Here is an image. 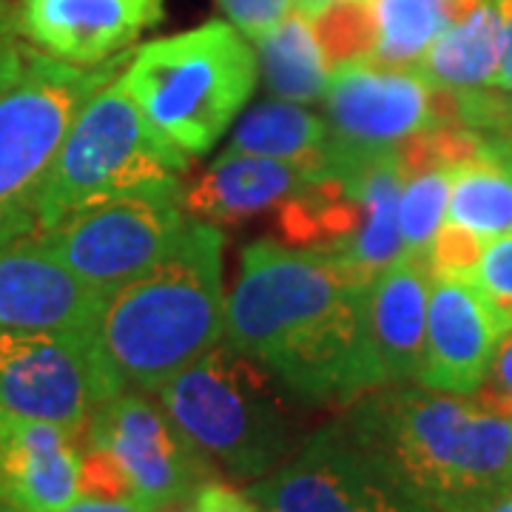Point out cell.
I'll return each instance as SVG.
<instances>
[{
  "instance_id": "2e32d148",
  "label": "cell",
  "mask_w": 512,
  "mask_h": 512,
  "mask_svg": "<svg viewBox=\"0 0 512 512\" xmlns=\"http://www.w3.org/2000/svg\"><path fill=\"white\" fill-rule=\"evenodd\" d=\"M83 436L0 413V507L63 512L83 495Z\"/></svg>"
},
{
  "instance_id": "d6986e66",
  "label": "cell",
  "mask_w": 512,
  "mask_h": 512,
  "mask_svg": "<svg viewBox=\"0 0 512 512\" xmlns=\"http://www.w3.org/2000/svg\"><path fill=\"white\" fill-rule=\"evenodd\" d=\"M504 57V26L493 0H478L453 26H447L419 57V72L433 89L470 97L493 89Z\"/></svg>"
},
{
  "instance_id": "8d00e7d4",
  "label": "cell",
  "mask_w": 512,
  "mask_h": 512,
  "mask_svg": "<svg viewBox=\"0 0 512 512\" xmlns=\"http://www.w3.org/2000/svg\"><path fill=\"white\" fill-rule=\"evenodd\" d=\"M0 512H9V510H3V507H0Z\"/></svg>"
},
{
  "instance_id": "e575fe53",
  "label": "cell",
  "mask_w": 512,
  "mask_h": 512,
  "mask_svg": "<svg viewBox=\"0 0 512 512\" xmlns=\"http://www.w3.org/2000/svg\"><path fill=\"white\" fill-rule=\"evenodd\" d=\"M154 512H200V510H197V504H194V495H191V498H180V501L163 504V507H157Z\"/></svg>"
},
{
  "instance_id": "ba28073f",
  "label": "cell",
  "mask_w": 512,
  "mask_h": 512,
  "mask_svg": "<svg viewBox=\"0 0 512 512\" xmlns=\"http://www.w3.org/2000/svg\"><path fill=\"white\" fill-rule=\"evenodd\" d=\"M211 464L160 402L123 390L83 430V495L131 498L146 510L191 498Z\"/></svg>"
},
{
  "instance_id": "d590c367",
  "label": "cell",
  "mask_w": 512,
  "mask_h": 512,
  "mask_svg": "<svg viewBox=\"0 0 512 512\" xmlns=\"http://www.w3.org/2000/svg\"><path fill=\"white\" fill-rule=\"evenodd\" d=\"M487 512H512V493L510 495H504L501 501H495L493 507Z\"/></svg>"
},
{
  "instance_id": "277c9868",
  "label": "cell",
  "mask_w": 512,
  "mask_h": 512,
  "mask_svg": "<svg viewBox=\"0 0 512 512\" xmlns=\"http://www.w3.org/2000/svg\"><path fill=\"white\" fill-rule=\"evenodd\" d=\"M259 57L225 20L140 46L120 80L151 126L188 157H202L248 106Z\"/></svg>"
},
{
  "instance_id": "4316f807",
  "label": "cell",
  "mask_w": 512,
  "mask_h": 512,
  "mask_svg": "<svg viewBox=\"0 0 512 512\" xmlns=\"http://www.w3.org/2000/svg\"><path fill=\"white\" fill-rule=\"evenodd\" d=\"M481 251H484V239L473 237L470 231L444 220L433 245H430L427 265L436 276H456V279L473 282Z\"/></svg>"
},
{
  "instance_id": "d4e9b609",
  "label": "cell",
  "mask_w": 512,
  "mask_h": 512,
  "mask_svg": "<svg viewBox=\"0 0 512 512\" xmlns=\"http://www.w3.org/2000/svg\"><path fill=\"white\" fill-rule=\"evenodd\" d=\"M328 69L370 60L376 52V0H336L311 20Z\"/></svg>"
},
{
  "instance_id": "7c38bea8",
  "label": "cell",
  "mask_w": 512,
  "mask_h": 512,
  "mask_svg": "<svg viewBox=\"0 0 512 512\" xmlns=\"http://www.w3.org/2000/svg\"><path fill=\"white\" fill-rule=\"evenodd\" d=\"M248 495L265 512H436L404 493L339 421L302 439Z\"/></svg>"
},
{
  "instance_id": "d6a6232c",
  "label": "cell",
  "mask_w": 512,
  "mask_h": 512,
  "mask_svg": "<svg viewBox=\"0 0 512 512\" xmlns=\"http://www.w3.org/2000/svg\"><path fill=\"white\" fill-rule=\"evenodd\" d=\"M63 512H151L140 501L131 498H97V495H80L72 507Z\"/></svg>"
},
{
  "instance_id": "f1b7e54d",
  "label": "cell",
  "mask_w": 512,
  "mask_h": 512,
  "mask_svg": "<svg viewBox=\"0 0 512 512\" xmlns=\"http://www.w3.org/2000/svg\"><path fill=\"white\" fill-rule=\"evenodd\" d=\"M20 37L18 6H12V0H0V94L23 72L29 49L20 43Z\"/></svg>"
},
{
  "instance_id": "603a6c76",
  "label": "cell",
  "mask_w": 512,
  "mask_h": 512,
  "mask_svg": "<svg viewBox=\"0 0 512 512\" xmlns=\"http://www.w3.org/2000/svg\"><path fill=\"white\" fill-rule=\"evenodd\" d=\"M478 0H376V52L373 63L393 69H413L430 43Z\"/></svg>"
},
{
  "instance_id": "3957f363",
  "label": "cell",
  "mask_w": 512,
  "mask_h": 512,
  "mask_svg": "<svg viewBox=\"0 0 512 512\" xmlns=\"http://www.w3.org/2000/svg\"><path fill=\"white\" fill-rule=\"evenodd\" d=\"M154 393L208 464L237 481L254 484L274 473L302 444L296 396L262 362L225 342Z\"/></svg>"
},
{
  "instance_id": "4fadbf2b",
  "label": "cell",
  "mask_w": 512,
  "mask_h": 512,
  "mask_svg": "<svg viewBox=\"0 0 512 512\" xmlns=\"http://www.w3.org/2000/svg\"><path fill=\"white\" fill-rule=\"evenodd\" d=\"M507 333L510 330L504 328L476 282L433 274L424 356L416 384L436 393L473 396L487 379Z\"/></svg>"
},
{
  "instance_id": "7402d4cb",
  "label": "cell",
  "mask_w": 512,
  "mask_h": 512,
  "mask_svg": "<svg viewBox=\"0 0 512 512\" xmlns=\"http://www.w3.org/2000/svg\"><path fill=\"white\" fill-rule=\"evenodd\" d=\"M254 43L268 94L288 103H316L325 97L330 83L328 60L305 15L293 9V15L279 20Z\"/></svg>"
},
{
  "instance_id": "8fae6325",
  "label": "cell",
  "mask_w": 512,
  "mask_h": 512,
  "mask_svg": "<svg viewBox=\"0 0 512 512\" xmlns=\"http://www.w3.org/2000/svg\"><path fill=\"white\" fill-rule=\"evenodd\" d=\"M185 222L183 191H140L72 214L37 237L80 279L114 291L157 265Z\"/></svg>"
},
{
  "instance_id": "ac0fdd59",
  "label": "cell",
  "mask_w": 512,
  "mask_h": 512,
  "mask_svg": "<svg viewBox=\"0 0 512 512\" xmlns=\"http://www.w3.org/2000/svg\"><path fill=\"white\" fill-rule=\"evenodd\" d=\"M433 271L427 262L402 256L367 288L373 348L387 384L416 382L427 336V302Z\"/></svg>"
},
{
  "instance_id": "484cf974",
  "label": "cell",
  "mask_w": 512,
  "mask_h": 512,
  "mask_svg": "<svg viewBox=\"0 0 512 512\" xmlns=\"http://www.w3.org/2000/svg\"><path fill=\"white\" fill-rule=\"evenodd\" d=\"M473 282L504 328L512 330V234L484 242Z\"/></svg>"
},
{
  "instance_id": "4dcf8cb0",
  "label": "cell",
  "mask_w": 512,
  "mask_h": 512,
  "mask_svg": "<svg viewBox=\"0 0 512 512\" xmlns=\"http://www.w3.org/2000/svg\"><path fill=\"white\" fill-rule=\"evenodd\" d=\"M194 504L200 512H265L248 493H239L231 484L217 481V478H205L197 493Z\"/></svg>"
},
{
  "instance_id": "9c48e42d",
  "label": "cell",
  "mask_w": 512,
  "mask_h": 512,
  "mask_svg": "<svg viewBox=\"0 0 512 512\" xmlns=\"http://www.w3.org/2000/svg\"><path fill=\"white\" fill-rule=\"evenodd\" d=\"M126 384L94 330H0V413L86 430Z\"/></svg>"
},
{
  "instance_id": "83f0119b",
  "label": "cell",
  "mask_w": 512,
  "mask_h": 512,
  "mask_svg": "<svg viewBox=\"0 0 512 512\" xmlns=\"http://www.w3.org/2000/svg\"><path fill=\"white\" fill-rule=\"evenodd\" d=\"M231 26L248 40L268 35L279 20L291 15L293 0H217Z\"/></svg>"
},
{
  "instance_id": "5b68a950",
  "label": "cell",
  "mask_w": 512,
  "mask_h": 512,
  "mask_svg": "<svg viewBox=\"0 0 512 512\" xmlns=\"http://www.w3.org/2000/svg\"><path fill=\"white\" fill-rule=\"evenodd\" d=\"M188 154L171 146L126 92L120 74L77 114L55 165L37 194V234L140 191H183Z\"/></svg>"
},
{
  "instance_id": "52a82bcc",
  "label": "cell",
  "mask_w": 512,
  "mask_h": 512,
  "mask_svg": "<svg viewBox=\"0 0 512 512\" xmlns=\"http://www.w3.org/2000/svg\"><path fill=\"white\" fill-rule=\"evenodd\" d=\"M370 282L319 248L251 242L242 248L237 285L225 299L222 342L265 365Z\"/></svg>"
},
{
  "instance_id": "f546056e",
  "label": "cell",
  "mask_w": 512,
  "mask_h": 512,
  "mask_svg": "<svg viewBox=\"0 0 512 512\" xmlns=\"http://www.w3.org/2000/svg\"><path fill=\"white\" fill-rule=\"evenodd\" d=\"M476 399L484 404H490L495 410L512 416V330L504 336L501 348L495 353L493 365L484 384L478 387V393H473Z\"/></svg>"
},
{
  "instance_id": "5bb4252c",
  "label": "cell",
  "mask_w": 512,
  "mask_h": 512,
  "mask_svg": "<svg viewBox=\"0 0 512 512\" xmlns=\"http://www.w3.org/2000/svg\"><path fill=\"white\" fill-rule=\"evenodd\" d=\"M106 296L37 234L0 245V330H94Z\"/></svg>"
},
{
  "instance_id": "ffe728a7",
  "label": "cell",
  "mask_w": 512,
  "mask_h": 512,
  "mask_svg": "<svg viewBox=\"0 0 512 512\" xmlns=\"http://www.w3.org/2000/svg\"><path fill=\"white\" fill-rule=\"evenodd\" d=\"M447 222L484 242L512 234V137L484 134L476 157L456 165Z\"/></svg>"
},
{
  "instance_id": "9a60e30c",
  "label": "cell",
  "mask_w": 512,
  "mask_h": 512,
  "mask_svg": "<svg viewBox=\"0 0 512 512\" xmlns=\"http://www.w3.org/2000/svg\"><path fill=\"white\" fill-rule=\"evenodd\" d=\"M165 18V0H20V35L43 55L100 66Z\"/></svg>"
},
{
  "instance_id": "cb8c5ba5",
  "label": "cell",
  "mask_w": 512,
  "mask_h": 512,
  "mask_svg": "<svg viewBox=\"0 0 512 512\" xmlns=\"http://www.w3.org/2000/svg\"><path fill=\"white\" fill-rule=\"evenodd\" d=\"M453 171L456 168H427L402 180L399 228H402L404 256L427 262L430 245L447 220Z\"/></svg>"
},
{
  "instance_id": "8992f818",
  "label": "cell",
  "mask_w": 512,
  "mask_h": 512,
  "mask_svg": "<svg viewBox=\"0 0 512 512\" xmlns=\"http://www.w3.org/2000/svg\"><path fill=\"white\" fill-rule=\"evenodd\" d=\"M131 60L72 66L26 52L20 77L0 94V245L37 234L35 202L77 114Z\"/></svg>"
},
{
  "instance_id": "1f68e13d",
  "label": "cell",
  "mask_w": 512,
  "mask_h": 512,
  "mask_svg": "<svg viewBox=\"0 0 512 512\" xmlns=\"http://www.w3.org/2000/svg\"><path fill=\"white\" fill-rule=\"evenodd\" d=\"M493 3L501 15V26H504V57H501V72H498L493 89L507 109L512 128V0H493Z\"/></svg>"
},
{
  "instance_id": "836d02e7",
  "label": "cell",
  "mask_w": 512,
  "mask_h": 512,
  "mask_svg": "<svg viewBox=\"0 0 512 512\" xmlns=\"http://www.w3.org/2000/svg\"><path fill=\"white\" fill-rule=\"evenodd\" d=\"M336 0H293V9L299 15H305L308 20H313L319 12H325L328 6H333Z\"/></svg>"
},
{
  "instance_id": "30bf717a",
  "label": "cell",
  "mask_w": 512,
  "mask_h": 512,
  "mask_svg": "<svg viewBox=\"0 0 512 512\" xmlns=\"http://www.w3.org/2000/svg\"><path fill=\"white\" fill-rule=\"evenodd\" d=\"M322 100L330 126L328 160L379 154L421 131L458 126L453 94L433 89L413 69H393L373 60L333 69Z\"/></svg>"
},
{
  "instance_id": "44dd1931",
  "label": "cell",
  "mask_w": 512,
  "mask_h": 512,
  "mask_svg": "<svg viewBox=\"0 0 512 512\" xmlns=\"http://www.w3.org/2000/svg\"><path fill=\"white\" fill-rule=\"evenodd\" d=\"M330 126L302 103L268 100L239 117L237 128L228 140V151L254 154L282 163L308 165L325 177V151H328Z\"/></svg>"
},
{
  "instance_id": "6da1fadb",
  "label": "cell",
  "mask_w": 512,
  "mask_h": 512,
  "mask_svg": "<svg viewBox=\"0 0 512 512\" xmlns=\"http://www.w3.org/2000/svg\"><path fill=\"white\" fill-rule=\"evenodd\" d=\"M336 421L430 510L487 512L512 493V416L476 396L387 384Z\"/></svg>"
},
{
  "instance_id": "7a4b0ae2",
  "label": "cell",
  "mask_w": 512,
  "mask_h": 512,
  "mask_svg": "<svg viewBox=\"0 0 512 512\" xmlns=\"http://www.w3.org/2000/svg\"><path fill=\"white\" fill-rule=\"evenodd\" d=\"M225 234L188 217L171 251L114 288L94 336L126 390L154 393L225 339Z\"/></svg>"
},
{
  "instance_id": "e0dca14e",
  "label": "cell",
  "mask_w": 512,
  "mask_h": 512,
  "mask_svg": "<svg viewBox=\"0 0 512 512\" xmlns=\"http://www.w3.org/2000/svg\"><path fill=\"white\" fill-rule=\"evenodd\" d=\"M325 180L308 165L282 163L239 151H222L214 163L183 188V211L202 222H242L271 211L308 183Z\"/></svg>"
}]
</instances>
